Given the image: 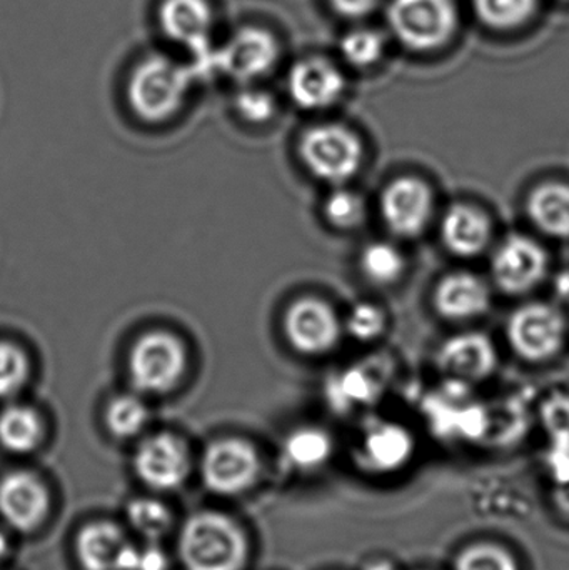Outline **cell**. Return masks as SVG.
I'll list each match as a JSON object with an SVG mask.
<instances>
[{"mask_svg":"<svg viewBox=\"0 0 569 570\" xmlns=\"http://www.w3.org/2000/svg\"><path fill=\"white\" fill-rule=\"evenodd\" d=\"M127 519L130 525L147 539H159L169 531L170 512L166 505L154 499H134L127 505Z\"/></svg>","mask_w":569,"mask_h":570,"instance_id":"cell-26","label":"cell"},{"mask_svg":"<svg viewBox=\"0 0 569 570\" xmlns=\"http://www.w3.org/2000/svg\"><path fill=\"white\" fill-rule=\"evenodd\" d=\"M331 449L333 444L326 432L321 429L304 428L297 429L286 439L283 455L291 468L311 471L330 459Z\"/></svg>","mask_w":569,"mask_h":570,"instance_id":"cell-22","label":"cell"},{"mask_svg":"<svg viewBox=\"0 0 569 570\" xmlns=\"http://www.w3.org/2000/svg\"><path fill=\"white\" fill-rule=\"evenodd\" d=\"M433 210V190L418 177H398L381 196V216L394 236L406 239L420 236L430 224Z\"/></svg>","mask_w":569,"mask_h":570,"instance_id":"cell-8","label":"cell"},{"mask_svg":"<svg viewBox=\"0 0 569 570\" xmlns=\"http://www.w3.org/2000/svg\"><path fill=\"white\" fill-rule=\"evenodd\" d=\"M493 226L487 214L467 204H457L444 214L441 239L458 257L480 256L490 246Z\"/></svg>","mask_w":569,"mask_h":570,"instance_id":"cell-18","label":"cell"},{"mask_svg":"<svg viewBox=\"0 0 569 570\" xmlns=\"http://www.w3.org/2000/svg\"><path fill=\"white\" fill-rule=\"evenodd\" d=\"M217 52L220 73L239 82H253L266 76L279 59L276 37L256 26L241 27Z\"/></svg>","mask_w":569,"mask_h":570,"instance_id":"cell-10","label":"cell"},{"mask_svg":"<svg viewBox=\"0 0 569 570\" xmlns=\"http://www.w3.org/2000/svg\"><path fill=\"white\" fill-rule=\"evenodd\" d=\"M341 56L354 67L373 66L383 56L384 40L370 29L351 30L340 43Z\"/></svg>","mask_w":569,"mask_h":570,"instance_id":"cell-29","label":"cell"},{"mask_svg":"<svg viewBox=\"0 0 569 570\" xmlns=\"http://www.w3.org/2000/svg\"><path fill=\"white\" fill-rule=\"evenodd\" d=\"M7 554V541L6 538H3L2 532H0V561H2L3 556Z\"/></svg>","mask_w":569,"mask_h":570,"instance_id":"cell-38","label":"cell"},{"mask_svg":"<svg viewBox=\"0 0 569 570\" xmlns=\"http://www.w3.org/2000/svg\"><path fill=\"white\" fill-rule=\"evenodd\" d=\"M134 469L144 484L157 491H170L179 488L189 474V451L176 435H153L137 449Z\"/></svg>","mask_w":569,"mask_h":570,"instance_id":"cell-13","label":"cell"},{"mask_svg":"<svg viewBox=\"0 0 569 570\" xmlns=\"http://www.w3.org/2000/svg\"><path fill=\"white\" fill-rule=\"evenodd\" d=\"M531 223L550 237L569 240V186L547 183L531 190L527 200Z\"/></svg>","mask_w":569,"mask_h":570,"instance_id":"cell-20","label":"cell"},{"mask_svg":"<svg viewBox=\"0 0 569 570\" xmlns=\"http://www.w3.org/2000/svg\"><path fill=\"white\" fill-rule=\"evenodd\" d=\"M494 283L511 295L527 294L547 276L548 256L530 237L511 236L493 257Z\"/></svg>","mask_w":569,"mask_h":570,"instance_id":"cell-12","label":"cell"},{"mask_svg":"<svg viewBox=\"0 0 569 570\" xmlns=\"http://www.w3.org/2000/svg\"><path fill=\"white\" fill-rule=\"evenodd\" d=\"M186 365V347L176 335L149 332L130 351V382L144 394H166L179 384Z\"/></svg>","mask_w":569,"mask_h":570,"instance_id":"cell-5","label":"cell"},{"mask_svg":"<svg viewBox=\"0 0 569 570\" xmlns=\"http://www.w3.org/2000/svg\"><path fill=\"white\" fill-rule=\"evenodd\" d=\"M558 504L563 508L565 511L569 512V488L558 492Z\"/></svg>","mask_w":569,"mask_h":570,"instance_id":"cell-37","label":"cell"},{"mask_svg":"<svg viewBox=\"0 0 569 570\" xmlns=\"http://www.w3.org/2000/svg\"><path fill=\"white\" fill-rule=\"evenodd\" d=\"M346 80L330 60L310 57L294 63L287 77L291 99L306 110H321L333 106L343 96Z\"/></svg>","mask_w":569,"mask_h":570,"instance_id":"cell-15","label":"cell"},{"mask_svg":"<svg viewBox=\"0 0 569 570\" xmlns=\"http://www.w3.org/2000/svg\"><path fill=\"white\" fill-rule=\"evenodd\" d=\"M157 20L170 42L189 50L193 62L216 52L210 39L214 13L207 0H163L157 10Z\"/></svg>","mask_w":569,"mask_h":570,"instance_id":"cell-9","label":"cell"},{"mask_svg":"<svg viewBox=\"0 0 569 570\" xmlns=\"http://www.w3.org/2000/svg\"><path fill=\"white\" fill-rule=\"evenodd\" d=\"M387 22L403 46L424 52L448 42L458 16L451 0H391Z\"/></svg>","mask_w":569,"mask_h":570,"instance_id":"cell-4","label":"cell"},{"mask_svg":"<svg viewBox=\"0 0 569 570\" xmlns=\"http://www.w3.org/2000/svg\"><path fill=\"white\" fill-rule=\"evenodd\" d=\"M403 254L386 243H374L364 249L361 256V271L367 281L376 285H391L403 276Z\"/></svg>","mask_w":569,"mask_h":570,"instance_id":"cell-23","label":"cell"},{"mask_svg":"<svg viewBox=\"0 0 569 570\" xmlns=\"http://www.w3.org/2000/svg\"><path fill=\"white\" fill-rule=\"evenodd\" d=\"M346 328L354 338L361 342L374 341L386 328V314L377 305L363 302L354 305L347 315Z\"/></svg>","mask_w":569,"mask_h":570,"instance_id":"cell-31","label":"cell"},{"mask_svg":"<svg viewBox=\"0 0 569 570\" xmlns=\"http://www.w3.org/2000/svg\"><path fill=\"white\" fill-rule=\"evenodd\" d=\"M434 308L448 321H470L490 308V288L481 277L454 273L444 277L434 291Z\"/></svg>","mask_w":569,"mask_h":570,"instance_id":"cell-16","label":"cell"},{"mask_svg":"<svg viewBox=\"0 0 569 570\" xmlns=\"http://www.w3.org/2000/svg\"><path fill=\"white\" fill-rule=\"evenodd\" d=\"M259 455L249 442L223 439L206 449L200 462V475L209 491L236 495L247 491L259 475Z\"/></svg>","mask_w":569,"mask_h":570,"instance_id":"cell-7","label":"cell"},{"mask_svg":"<svg viewBox=\"0 0 569 570\" xmlns=\"http://www.w3.org/2000/svg\"><path fill=\"white\" fill-rule=\"evenodd\" d=\"M497 351L483 334H460L444 342L438 354L441 371L463 381H481L497 367Z\"/></svg>","mask_w":569,"mask_h":570,"instance_id":"cell-17","label":"cell"},{"mask_svg":"<svg viewBox=\"0 0 569 570\" xmlns=\"http://www.w3.org/2000/svg\"><path fill=\"white\" fill-rule=\"evenodd\" d=\"M370 570H393L390 568V566L387 564H377V566H373V568H371Z\"/></svg>","mask_w":569,"mask_h":570,"instance_id":"cell-39","label":"cell"},{"mask_svg":"<svg viewBox=\"0 0 569 570\" xmlns=\"http://www.w3.org/2000/svg\"><path fill=\"white\" fill-rule=\"evenodd\" d=\"M49 511V492L30 472L16 471L0 481V515L20 532L39 528Z\"/></svg>","mask_w":569,"mask_h":570,"instance_id":"cell-14","label":"cell"},{"mask_svg":"<svg viewBox=\"0 0 569 570\" xmlns=\"http://www.w3.org/2000/svg\"><path fill=\"white\" fill-rule=\"evenodd\" d=\"M189 66L169 57H146L130 73L127 100L130 109L146 122H163L183 107L194 83Z\"/></svg>","mask_w":569,"mask_h":570,"instance_id":"cell-2","label":"cell"},{"mask_svg":"<svg viewBox=\"0 0 569 570\" xmlns=\"http://www.w3.org/2000/svg\"><path fill=\"white\" fill-rule=\"evenodd\" d=\"M324 216L336 229L353 230L366 219V206L364 200L351 190H334L324 203Z\"/></svg>","mask_w":569,"mask_h":570,"instance_id":"cell-27","label":"cell"},{"mask_svg":"<svg viewBox=\"0 0 569 570\" xmlns=\"http://www.w3.org/2000/svg\"><path fill=\"white\" fill-rule=\"evenodd\" d=\"M147 421H149V411L136 395H119L107 405V429L116 438H134L146 428Z\"/></svg>","mask_w":569,"mask_h":570,"instance_id":"cell-24","label":"cell"},{"mask_svg":"<svg viewBox=\"0 0 569 570\" xmlns=\"http://www.w3.org/2000/svg\"><path fill=\"white\" fill-rule=\"evenodd\" d=\"M507 334L511 348L524 361H550L563 347L567 321L555 305L531 302L513 312Z\"/></svg>","mask_w":569,"mask_h":570,"instance_id":"cell-6","label":"cell"},{"mask_svg":"<svg viewBox=\"0 0 569 570\" xmlns=\"http://www.w3.org/2000/svg\"><path fill=\"white\" fill-rule=\"evenodd\" d=\"M177 548L186 570H243L247 561L246 535L233 519L219 512L190 515Z\"/></svg>","mask_w":569,"mask_h":570,"instance_id":"cell-1","label":"cell"},{"mask_svg":"<svg viewBox=\"0 0 569 570\" xmlns=\"http://www.w3.org/2000/svg\"><path fill=\"white\" fill-rule=\"evenodd\" d=\"M300 156L317 179L343 184L360 170L364 147L353 130L337 124H323L304 134Z\"/></svg>","mask_w":569,"mask_h":570,"instance_id":"cell-3","label":"cell"},{"mask_svg":"<svg viewBox=\"0 0 569 570\" xmlns=\"http://www.w3.org/2000/svg\"><path fill=\"white\" fill-rule=\"evenodd\" d=\"M284 331L297 352L317 355L330 352L337 344L341 322L330 304L320 298L304 297L287 308Z\"/></svg>","mask_w":569,"mask_h":570,"instance_id":"cell-11","label":"cell"},{"mask_svg":"<svg viewBox=\"0 0 569 570\" xmlns=\"http://www.w3.org/2000/svg\"><path fill=\"white\" fill-rule=\"evenodd\" d=\"M29 358L17 345L0 342V399L17 394L29 379Z\"/></svg>","mask_w":569,"mask_h":570,"instance_id":"cell-30","label":"cell"},{"mask_svg":"<svg viewBox=\"0 0 569 570\" xmlns=\"http://www.w3.org/2000/svg\"><path fill=\"white\" fill-rule=\"evenodd\" d=\"M136 570H167L166 554L156 546L139 549V561H137Z\"/></svg>","mask_w":569,"mask_h":570,"instance_id":"cell-36","label":"cell"},{"mask_svg":"<svg viewBox=\"0 0 569 570\" xmlns=\"http://www.w3.org/2000/svg\"><path fill=\"white\" fill-rule=\"evenodd\" d=\"M43 428L39 414L23 405H10L0 412V445L7 451L23 454L37 448Z\"/></svg>","mask_w":569,"mask_h":570,"instance_id":"cell-21","label":"cell"},{"mask_svg":"<svg viewBox=\"0 0 569 570\" xmlns=\"http://www.w3.org/2000/svg\"><path fill=\"white\" fill-rule=\"evenodd\" d=\"M129 542L110 522H92L76 539V556L84 570H117Z\"/></svg>","mask_w":569,"mask_h":570,"instance_id":"cell-19","label":"cell"},{"mask_svg":"<svg viewBox=\"0 0 569 570\" xmlns=\"http://www.w3.org/2000/svg\"><path fill=\"white\" fill-rule=\"evenodd\" d=\"M457 570H518L517 562L504 549L480 544L467 549L458 558Z\"/></svg>","mask_w":569,"mask_h":570,"instance_id":"cell-32","label":"cell"},{"mask_svg":"<svg viewBox=\"0 0 569 570\" xmlns=\"http://www.w3.org/2000/svg\"><path fill=\"white\" fill-rule=\"evenodd\" d=\"M545 417L551 429L569 431V399L558 395L548 401L547 407H545Z\"/></svg>","mask_w":569,"mask_h":570,"instance_id":"cell-34","label":"cell"},{"mask_svg":"<svg viewBox=\"0 0 569 570\" xmlns=\"http://www.w3.org/2000/svg\"><path fill=\"white\" fill-rule=\"evenodd\" d=\"M330 3L340 16L356 19L371 12L376 6V0H330Z\"/></svg>","mask_w":569,"mask_h":570,"instance_id":"cell-35","label":"cell"},{"mask_svg":"<svg viewBox=\"0 0 569 570\" xmlns=\"http://www.w3.org/2000/svg\"><path fill=\"white\" fill-rule=\"evenodd\" d=\"M236 110L251 124H264L276 112V100L267 90L246 87L236 96Z\"/></svg>","mask_w":569,"mask_h":570,"instance_id":"cell-33","label":"cell"},{"mask_svg":"<svg viewBox=\"0 0 569 570\" xmlns=\"http://www.w3.org/2000/svg\"><path fill=\"white\" fill-rule=\"evenodd\" d=\"M538 0H474L478 17L494 29H513L530 19Z\"/></svg>","mask_w":569,"mask_h":570,"instance_id":"cell-25","label":"cell"},{"mask_svg":"<svg viewBox=\"0 0 569 570\" xmlns=\"http://www.w3.org/2000/svg\"><path fill=\"white\" fill-rule=\"evenodd\" d=\"M367 454L381 468L400 465L410 454V438L398 428L381 429L367 441Z\"/></svg>","mask_w":569,"mask_h":570,"instance_id":"cell-28","label":"cell"}]
</instances>
